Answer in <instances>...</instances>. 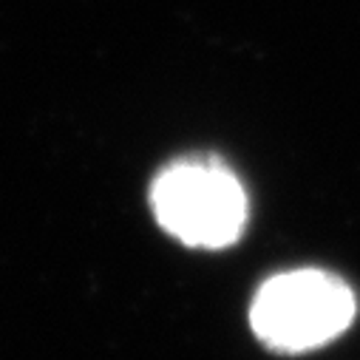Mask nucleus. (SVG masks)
I'll use <instances>...</instances> for the list:
<instances>
[{
  "label": "nucleus",
  "mask_w": 360,
  "mask_h": 360,
  "mask_svg": "<svg viewBox=\"0 0 360 360\" xmlns=\"http://www.w3.org/2000/svg\"><path fill=\"white\" fill-rule=\"evenodd\" d=\"M156 221L188 247H230L247 224V193L219 162H179L150 191Z\"/></svg>",
  "instance_id": "obj_1"
},
{
  "label": "nucleus",
  "mask_w": 360,
  "mask_h": 360,
  "mask_svg": "<svg viewBox=\"0 0 360 360\" xmlns=\"http://www.w3.org/2000/svg\"><path fill=\"white\" fill-rule=\"evenodd\" d=\"M354 292L321 269H292L269 278L252 307V332L273 349L307 352L338 338L354 318Z\"/></svg>",
  "instance_id": "obj_2"
}]
</instances>
